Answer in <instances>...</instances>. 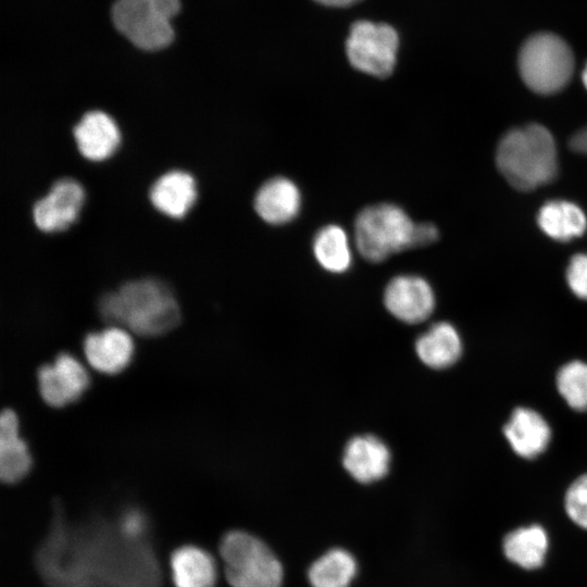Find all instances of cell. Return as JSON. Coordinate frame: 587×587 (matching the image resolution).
Masks as SVG:
<instances>
[{
	"mask_svg": "<svg viewBox=\"0 0 587 587\" xmlns=\"http://www.w3.org/2000/svg\"><path fill=\"white\" fill-rule=\"evenodd\" d=\"M357 570L354 557L345 549L335 548L311 564L308 579L312 587H349Z\"/></svg>",
	"mask_w": 587,
	"mask_h": 587,
	"instance_id": "22",
	"label": "cell"
},
{
	"mask_svg": "<svg viewBox=\"0 0 587 587\" xmlns=\"http://www.w3.org/2000/svg\"><path fill=\"white\" fill-rule=\"evenodd\" d=\"M179 0H115L112 21L115 28L136 47L155 51L167 47L174 37L172 18Z\"/></svg>",
	"mask_w": 587,
	"mask_h": 587,
	"instance_id": "5",
	"label": "cell"
},
{
	"mask_svg": "<svg viewBox=\"0 0 587 587\" xmlns=\"http://www.w3.org/2000/svg\"><path fill=\"white\" fill-rule=\"evenodd\" d=\"M32 467L26 442L18 435V420L14 411L5 409L0 417V476L4 483H17Z\"/></svg>",
	"mask_w": 587,
	"mask_h": 587,
	"instance_id": "17",
	"label": "cell"
},
{
	"mask_svg": "<svg viewBox=\"0 0 587 587\" xmlns=\"http://www.w3.org/2000/svg\"><path fill=\"white\" fill-rule=\"evenodd\" d=\"M504 557L524 570H537L546 561L549 536L539 524L517 527L509 532L502 541Z\"/></svg>",
	"mask_w": 587,
	"mask_h": 587,
	"instance_id": "19",
	"label": "cell"
},
{
	"mask_svg": "<svg viewBox=\"0 0 587 587\" xmlns=\"http://www.w3.org/2000/svg\"><path fill=\"white\" fill-rule=\"evenodd\" d=\"M85 200L82 185L72 178L55 182L50 191L36 202L33 211L37 227L47 233L66 229L79 214Z\"/></svg>",
	"mask_w": 587,
	"mask_h": 587,
	"instance_id": "10",
	"label": "cell"
},
{
	"mask_svg": "<svg viewBox=\"0 0 587 587\" xmlns=\"http://www.w3.org/2000/svg\"><path fill=\"white\" fill-rule=\"evenodd\" d=\"M220 555L232 587H282L280 561L255 536L242 530L227 533L221 540Z\"/></svg>",
	"mask_w": 587,
	"mask_h": 587,
	"instance_id": "3",
	"label": "cell"
},
{
	"mask_svg": "<svg viewBox=\"0 0 587 587\" xmlns=\"http://www.w3.org/2000/svg\"><path fill=\"white\" fill-rule=\"evenodd\" d=\"M503 434L512 450L528 460L539 457L551 440L548 422L540 413L526 407L513 410L503 427Z\"/></svg>",
	"mask_w": 587,
	"mask_h": 587,
	"instance_id": "13",
	"label": "cell"
},
{
	"mask_svg": "<svg viewBox=\"0 0 587 587\" xmlns=\"http://www.w3.org/2000/svg\"><path fill=\"white\" fill-rule=\"evenodd\" d=\"M415 352L426 366L434 370L448 369L462 354V339L451 323L438 322L416 339Z\"/></svg>",
	"mask_w": 587,
	"mask_h": 587,
	"instance_id": "16",
	"label": "cell"
},
{
	"mask_svg": "<svg viewBox=\"0 0 587 587\" xmlns=\"http://www.w3.org/2000/svg\"><path fill=\"white\" fill-rule=\"evenodd\" d=\"M570 147L575 152L587 154V126L571 137Z\"/></svg>",
	"mask_w": 587,
	"mask_h": 587,
	"instance_id": "29",
	"label": "cell"
},
{
	"mask_svg": "<svg viewBox=\"0 0 587 587\" xmlns=\"http://www.w3.org/2000/svg\"><path fill=\"white\" fill-rule=\"evenodd\" d=\"M399 37L396 29L385 23L358 21L351 25L346 41L350 64L375 77H388L396 65Z\"/></svg>",
	"mask_w": 587,
	"mask_h": 587,
	"instance_id": "7",
	"label": "cell"
},
{
	"mask_svg": "<svg viewBox=\"0 0 587 587\" xmlns=\"http://www.w3.org/2000/svg\"><path fill=\"white\" fill-rule=\"evenodd\" d=\"M538 225L549 237L567 241L584 234L587 218L576 204L555 200L542 205L538 214Z\"/></svg>",
	"mask_w": 587,
	"mask_h": 587,
	"instance_id": "21",
	"label": "cell"
},
{
	"mask_svg": "<svg viewBox=\"0 0 587 587\" xmlns=\"http://www.w3.org/2000/svg\"><path fill=\"white\" fill-rule=\"evenodd\" d=\"M314 1L326 7L344 8V7H349L360 0H314Z\"/></svg>",
	"mask_w": 587,
	"mask_h": 587,
	"instance_id": "30",
	"label": "cell"
},
{
	"mask_svg": "<svg viewBox=\"0 0 587 587\" xmlns=\"http://www.w3.org/2000/svg\"><path fill=\"white\" fill-rule=\"evenodd\" d=\"M438 239V229L432 223L415 224L413 233V248L424 247Z\"/></svg>",
	"mask_w": 587,
	"mask_h": 587,
	"instance_id": "27",
	"label": "cell"
},
{
	"mask_svg": "<svg viewBox=\"0 0 587 587\" xmlns=\"http://www.w3.org/2000/svg\"><path fill=\"white\" fill-rule=\"evenodd\" d=\"M384 304L387 311L405 324L426 321L436 305L432 286L416 275H398L386 286Z\"/></svg>",
	"mask_w": 587,
	"mask_h": 587,
	"instance_id": "9",
	"label": "cell"
},
{
	"mask_svg": "<svg viewBox=\"0 0 587 587\" xmlns=\"http://www.w3.org/2000/svg\"><path fill=\"white\" fill-rule=\"evenodd\" d=\"M175 587H214L217 572L210 553L196 546H183L171 557Z\"/></svg>",
	"mask_w": 587,
	"mask_h": 587,
	"instance_id": "20",
	"label": "cell"
},
{
	"mask_svg": "<svg viewBox=\"0 0 587 587\" xmlns=\"http://www.w3.org/2000/svg\"><path fill=\"white\" fill-rule=\"evenodd\" d=\"M123 533L129 537L138 536L143 528V521L139 513H128L122 524Z\"/></svg>",
	"mask_w": 587,
	"mask_h": 587,
	"instance_id": "28",
	"label": "cell"
},
{
	"mask_svg": "<svg viewBox=\"0 0 587 587\" xmlns=\"http://www.w3.org/2000/svg\"><path fill=\"white\" fill-rule=\"evenodd\" d=\"M196 197L195 179L183 171H171L162 175L150 189V200L154 208L176 218L189 211Z\"/></svg>",
	"mask_w": 587,
	"mask_h": 587,
	"instance_id": "18",
	"label": "cell"
},
{
	"mask_svg": "<svg viewBox=\"0 0 587 587\" xmlns=\"http://www.w3.org/2000/svg\"><path fill=\"white\" fill-rule=\"evenodd\" d=\"M582 78H583V83H584V85H585V87L587 89V64H586V67L584 70V72H583Z\"/></svg>",
	"mask_w": 587,
	"mask_h": 587,
	"instance_id": "31",
	"label": "cell"
},
{
	"mask_svg": "<svg viewBox=\"0 0 587 587\" xmlns=\"http://www.w3.org/2000/svg\"><path fill=\"white\" fill-rule=\"evenodd\" d=\"M83 348L88 363L98 372L108 375L122 372L134 354L132 337L117 326L87 334Z\"/></svg>",
	"mask_w": 587,
	"mask_h": 587,
	"instance_id": "11",
	"label": "cell"
},
{
	"mask_svg": "<svg viewBox=\"0 0 587 587\" xmlns=\"http://www.w3.org/2000/svg\"><path fill=\"white\" fill-rule=\"evenodd\" d=\"M313 253L319 264L330 273H344L352 262L347 234L344 228L334 224L317 232L313 241Z\"/></svg>",
	"mask_w": 587,
	"mask_h": 587,
	"instance_id": "23",
	"label": "cell"
},
{
	"mask_svg": "<svg viewBox=\"0 0 587 587\" xmlns=\"http://www.w3.org/2000/svg\"><path fill=\"white\" fill-rule=\"evenodd\" d=\"M497 166L508 183L522 191L550 183L558 173V153L551 133L539 124L508 132L500 140Z\"/></svg>",
	"mask_w": 587,
	"mask_h": 587,
	"instance_id": "2",
	"label": "cell"
},
{
	"mask_svg": "<svg viewBox=\"0 0 587 587\" xmlns=\"http://www.w3.org/2000/svg\"><path fill=\"white\" fill-rule=\"evenodd\" d=\"M414 227L409 215L396 204L370 205L355 218V245L365 260L378 263L394 253L413 248Z\"/></svg>",
	"mask_w": 587,
	"mask_h": 587,
	"instance_id": "4",
	"label": "cell"
},
{
	"mask_svg": "<svg viewBox=\"0 0 587 587\" xmlns=\"http://www.w3.org/2000/svg\"><path fill=\"white\" fill-rule=\"evenodd\" d=\"M391 453L388 446L374 435L351 438L344 450L342 465L359 483L370 484L389 472Z\"/></svg>",
	"mask_w": 587,
	"mask_h": 587,
	"instance_id": "12",
	"label": "cell"
},
{
	"mask_svg": "<svg viewBox=\"0 0 587 587\" xmlns=\"http://www.w3.org/2000/svg\"><path fill=\"white\" fill-rule=\"evenodd\" d=\"M557 389L566 404L575 411H587V363L573 360L557 373Z\"/></svg>",
	"mask_w": 587,
	"mask_h": 587,
	"instance_id": "24",
	"label": "cell"
},
{
	"mask_svg": "<svg viewBox=\"0 0 587 587\" xmlns=\"http://www.w3.org/2000/svg\"><path fill=\"white\" fill-rule=\"evenodd\" d=\"M564 508L573 523L587 529V473L578 476L569 486L564 497Z\"/></svg>",
	"mask_w": 587,
	"mask_h": 587,
	"instance_id": "25",
	"label": "cell"
},
{
	"mask_svg": "<svg viewBox=\"0 0 587 587\" xmlns=\"http://www.w3.org/2000/svg\"><path fill=\"white\" fill-rule=\"evenodd\" d=\"M37 379L41 398L54 408L76 401L89 386L86 369L65 352L60 353L52 364L40 366Z\"/></svg>",
	"mask_w": 587,
	"mask_h": 587,
	"instance_id": "8",
	"label": "cell"
},
{
	"mask_svg": "<svg viewBox=\"0 0 587 587\" xmlns=\"http://www.w3.org/2000/svg\"><path fill=\"white\" fill-rule=\"evenodd\" d=\"M100 316L108 323L127 326L141 336H159L180 320L177 300L163 282L142 278L123 284L104 294L98 302Z\"/></svg>",
	"mask_w": 587,
	"mask_h": 587,
	"instance_id": "1",
	"label": "cell"
},
{
	"mask_svg": "<svg viewBox=\"0 0 587 587\" xmlns=\"http://www.w3.org/2000/svg\"><path fill=\"white\" fill-rule=\"evenodd\" d=\"M79 152L88 160L102 161L116 150L121 141L114 120L102 111L87 112L74 128Z\"/></svg>",
	"mask_w": 587,
	"mask_h": 587,
	"instance_id": "14",
	"label": "cell"
},
{
	"mask_svg": "<svg viewBox=\"0 0 587 587\" xmlns=\"http://www.w3.org/2000/svg\"><path fill=\"white\" fill-rule=\"evenodd\" d=\"M301 195L297 185L286 177H274L264 183L254 198V209L266 223L280 225L299 213Z\"/></svg>",
	"mask_w": 587,
	"mask_h": 587,
	"instance_id": "15",
	"label": "cell"
},
{
	"mask_svg": "<svg viewBox=\"0 0 587 587\" xmlns=\"http://www.w3.org/2000/svg\"><path fill=\"white\" fill-rule=\"evenodd\" d=\"M566 282L577 298L587 301V253L572 257L566 268Z\"/></svg>",
	"mask_w": 587,
	"mask_h": 587,
	"instance_id": "26",
	"label": "cell"
},
{
	"mask_svg": "<svg viewBox=\"0 0 587 587\" xmlns=\"http://www.w3.org/2000/svg\"><path fill=\"white\" fill-rule=\"evenodd\" d=\"M519 68L524 83L535 92L550 95L570 82L574 58L564 40L553 34L532 36L522 47Z\"/></svg>",
	"mask_w": 587,
	"mask_h": 587,
	"instance_id": "6",
	"label": "cell"
}]
</instances>
